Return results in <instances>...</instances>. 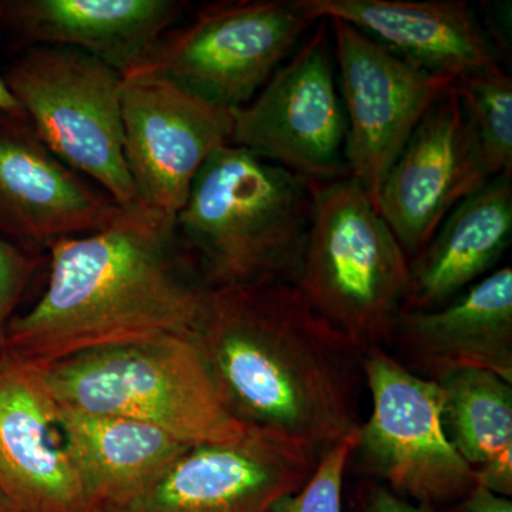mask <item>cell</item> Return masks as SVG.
I'll return each mask as SVG.
<instances>
[{
    "label": "cell",
    "mask_w": 512,
    "mask_h": 512,
    "mask_svg": "<svg viewBox=\"0 0 512 512\" xmlns=\"http://www.w3.org/2000/svg\"><path fill=\"white\" fill-rule=\"evenodd\" d=\"M320 457L302 441L251 426L238 443L191 448L146 494L110 512H269L301 490Z\"/></svg>",
    "instance_id": "4fadbf2b"
},
{
    "label": "cell",
    "mask_w": 512,
    "mask_h": 512,
    "mask_svg": "<svg viewBox=\"0 0 512 512\" xmlns=\"http://www.w3.org/2000/svg\"><path fill=\"white\" fill-rule=\"evenodd\" d=\"M43 370L60 406L141 421L191 448L238 443L251 427L225 406L191 335L96 350Z\"/></svg>",
    "instance_id": "277c9868"
},
{
    "label": "cell",
    "mask_w": 512,
    "mask_h": 512,
    "mask_svg": "<svg viewBox=\"0 0 512 512\" xmlns=\"http://www.w3.org/2000/svg\"><path fill=\"white\" fill-rule=\"evenodd\" d=\"M362 372L373 402L353 453L363 470L413 503H460L476 487V471L448 440L439 383L384 348L363 352Z\"/></svg>",
    "instance_id": "ba28073f"
},
{
    "label": "cell",
    "mask_w": 512,
    "mask_h": 512,
    "mask_svg": "<svg viewBox=\"0 0 512 512\" xmlns=\"http://www.w3.org/2000/svg\"><path fill=\"white\" fill-rule=\"evenodd\" d=\"M437 383L444 430L468 466L512 461V383L484 370H458Z\"/></svg>",
    "instance_id": "44dd1931"
},
{
    "label": "cell",
    "mask_w": 512,
    "mask_h": 512,
    "mask_svg": "<svg viewBox=\"0 0 512 512\" xmlns=\"http://www.w3.org/2000/svg\"><path fill=\"white\" fill-rule=\"evenodd\" d=\"M124 208L67 167L25 117L0 116V235L39 251L109 227Z\"/></svg>",
    "instance_id": "5bb4252c"
},
{
    "label": "cell",
    "mask_w": 512,
    "mask_h": 512,
    "mask_svg": "<svg viewBox=\"0 0 512 512\" xmlns=\"http://www.w3.org/2000/svg\"><path fill=\"white\" fill-rule=\"evenodd\" d=\"M174 218L143 205L109 227L49 247L42 296L13 316L3 352L40 369L96 350L191 335L207 285L191 279Z\"/></svg>",
    "instance_id": "7a4b0ae2"
},
{
    "label": "cell",
    "mask_w": 512,
    "mask_h": 512,
    "mask_svg": "<svg viewBox=\"0 0 512 512\" xmlns=\"http://www.w3.org/2000/svg\"><path fill=\"white\" fill-rule=\"evenodd\" d=\"M476 130L487 173L512 177V80L500 66L454 82Z\"/></svg>",
    "instance_id": "7402d4cb"
},
{
    "label": "cell",
    "mask_w": 512,
    "mask_h": 512,
    "mask_svg": "<svg viewBox=\"0 0 512 512\" xmlns=\"http://www.w3.org/2000/svg\"><path fill=\"white\" fill-rule=\"evenodd\" d=\"M360 504L362 512H434V507L406 500L376 481L362 485Z\"/></svg>",
    "instance_id": "d4e9b609"
},
{
    "label": "cell",
    "mask_w": 512,
    "mask_h": 512,
    "mask_svg": "<svg viewBox=\"0 0 512 512\" xmlns=\"http://www.w3.org/2000/svg\"><path fill=\"white\" fill-rule=\"evenodd\" d=\"M0 494L18 512H86L45 370L3 350Z\"/></svg>",
    "instance_id": "9a60e30c"
},
{
    "label": "cell",
    "mask_w": 512,
    "mask_h": 512,
    "mask_svg": "<svg viewBox=\"0 0 512 512\" xmlns=\"http://www.w3.org/2000/svg\"><path fill=\"white\" fill-rule=\"evenodd\" d=\"M359 429L325 451L301 490L276 501L269 512H342L343 483Z\"/></svg>",
    "instance_id": "603a6c76"
},
{
    "label": "cell",
    "mask_w": 512,
    "mask_h": 512,
    "mask_svg": "<svg viewBox=\"0 0 512 512\" xmlns=\"http://www.w3.org/2000/svg\"><path fill=\"white\" fill-rule=\"evenodd\" d=\"M180 0H15L0 12L29 46L73 47L126 76L174 28Z\"/></svg>",
    "instance_id": "e0dca14e"
},
{
    "label": "cell",
    "mask_w": 512,
    "mask_h": 512,
    "mask_svg": "<svg viewBox=\"0 0 512 512\" xmlns=\"http://www.w3.org/2000/svg\"><path fill=\"white\" fill-rule=\"evenodd\" d=\"M229 412L322 456L359 429L363 350L298 286H207L191 333Z\"/></svg>",
    "instance_id": "6da1fadb"
},
{
    "label": "cell",
    "mask_w": 512,
    "mask_h": 512,
    "mask_svg": "<svg viewBox=\"0 0 512 512\" xmlns=\"http://www.w3.org/2000/svg\"><path fill=\"white\" fill-rule=\"evenodd\" d=\"M40 255L0 235V352L13 312L40 268Z\"/></svg>",
    "instance_id": "cb8c5ba5"
},
{
    "label": "cell",
    "mask_w": 512,
    "mask_h": 512,
    "mask_svg": "<svg viewBox=\"0 0 512 512\" xmlns=\"http://www.w3.org/2000/svg\"><path fill=\"white\" fill-rule=\"evenodd\" d=\"M316 22L339 19L412 60L458 80L500 66L461 0H299Z\"/></svg>",
    "instance_id": "ac0fdd59"
},
{
    "label": "cell",
    "mask_w": 512,
    "mask_h": 512,
    "mask_svg": "<svg viewBox=\"0 0 512 512\" xmlns=\"http://www.w3.org/2000/svg\"><path fill=\"white\" fill-rule=\"evenodd\" d=\"M0 116L25 117L2 74H0Z\"/></svg>",
    "instance_id": "4316f807"
},
{
    "label": "cell",
    "mask_w": 512,
    "mask_h": 512,
    "mask_svg": "<svg viewBox=\"0 0 512 512\" xmlns=\"http://www.w3.org/2000/svg\"><path fill=\"white\" fill-rule=\"evenodd\" d=\"M59 426L82 484L86 512H110L133 503L191 450L150 424L60 404Z\"/></svg>",
    "instance_id": "d6986e66"
},
{
    "label": "cell",
    "mask_w": 512,
    "mask_h": 512,
    "mask_svg": "<svg viewBox=\"0 0 512 512\" xmlns=\"http://www.w3.org/2000/svg\"><path fill=\"white\" fill-rule=\"evenodd\" d=\"M326 20L348 126L349 177L376 207L380 185L414 128L456 80L423 69L343 20Z\"/></svg>",
    "instance_id": "30bf717a"
},
{
    "label": "cell",
    "mask_w": 512,
    "mask_h": 512,
    "mask_svg": "<svg viewBox=\"0 0 512 512\" xmlns=\"http://www.w3.org/2000/svg\"><path fill=\"white\" fill-rule=\"evenodd\" d=\"M410 258L352 178L312 185L311 225L295 285L365 352L386 348L403 312Z\"/></svg>",
    "instance_id": "5b68a950"
},
{
    "label": "cell",
    "mask_w": 512,
    "mask_h": 512,
    "mask_svg": "<svg viewBox=\"0 0 512 512\" xmlns=\"http://www.w3.org/2000/svg\"><path fill=\"white\" fill-rule=\"evenodd\" d=\"M329 22L281 64L254 99L231 110L229 144L298 175L309 185L349 177L345 111L336 87Z\"/></svg>",
    "instance_id": "9c48e42d"
},
{
    "label": "cell",
    "mask_w": 512,
    "mask_h": 512,
    "mask_svg": "<svg viewBox=\"0 0 512 512\" xmlns=\"http://www.w3.org/2000/svg\"><path fill=\"white\" fill-rule=\"evenodd\" d=\"M121 116L138 202L175 220L202 165L231 141V110L156 80L123 77Z\"/></svg>",
    "instance_id": "7c38bea8"
},
{
    "label": "cell",
    "mask_w": 512,
    "mask_h": 512,
    "mask_svg": "<svg viewBox=\"0 0 512 512\" xmlns=\"http://www.w3.org/2000/svg\"><path fill=\"white\" fill-rule=\"evenodd\" d=\"M0 512H18L2 494H0Z\"/></svg>",
    "instance_id": "83f0119b"
},
{
    "label": "cell",
    "mask_w": 512,
    "mask_h": 512,
    "mask_svg": "<svg viewBox=\"0 0 512 512\" xmlns=\"http://www.w3.org/2000/svg\"><path fill=\"white\" fill-rule=\"evenodd\" d=\"M490 178L453 84L424 114L387 171L376 210L412 259L447 215Z\"/></svg>",
    "instance_id": "8fae6325"
},
{
    "label": "cell",
    "mask_w": 512,
    "mask_h": 512,
    "mask_svg": "<svg viewBox=\"0 0 512 512\" xmlns=\"http://www.w3.org/2000/svg\"><path fill=\"white\" fill-rule=\"evenodd\" d=\"M311 211L312 185L225 144L195 175L175 228L211 288L295 285Z\"/></svg>",
    "instance_id": "3957f363"
},
{
    "label": "cell",
    "mask_w": 512,
    "mask_h": 512,
    "mask_svg": "<svg viewBox=\"0 0 512 512\" xmlns=\"http://www.w3.org/2000/svg\"><path fill=\"white\" fill-rule=\"evenodd\" d=\"M315 23L299 0L212 3L168 30L123 77L156 80L222 109H239Z\"/></svg>",
    "instance_id": "52a82bcc"
},
{
    "label": "cell",
    "mask_w": 512,
    "mask_h": 512,
    "mask_svg": "<svg viewBox=\"0 0 512 512\" xmlns=\"http://www.w3.org/2000/svg\"><path fill=\"white\" fill-rule=\"evenodd\" d=\"M512 177L495 175L464 198L410 259L403 311H431L480 281L510 247Z\"/></svg>",
    "instance_id": "ffe728a7"
},
{
    "label": "cell",
    "mask_w": 512,
    "mask_h": 512,
    "mask_svg": "<svg viewBox=\"0 0 512 512\" xmlns=\"http://www.w3.org/2000/svg\"><path fill=\"white\" fill-rule=\"evenodd\" d=\"M403 365L439 382L458 370H484L512 383V271L491 272L431 311H403L392 342Z\"/></svg>",
    "instance_id": "2e32d148"
},
{
    "label": "cell",
    "mask_w": 512,
    "mask_h": 512,
    "mask_svg": "<svg viewBox=\"0 0 512 512\" xmlns=\"http://www.w3.org/2000/svg\"><path fill=\"white\" fill-rule=\"evenodd\" d=\"M458 512H512L510 498L476 485L458 504Z\"/></svg>",
    "instance_id": "484cf974"
},
{
    "label": "cell",
    "mask_w": 512,
    "mask_h": 512,
    "mask_svg": "<svg viewBox=\"0 0 512 512\" xmlns=\"http://www.w3.org/2000/svg\"><path fill=\"white\" fill-rule=\"evenodd\" d=\"M5 80L33 133L60 161L120 207L141 205L124 157L117 70L73 47L29 46Z\"/></svg>",
    "instance_id": "8992f818"
}]
</instances>
